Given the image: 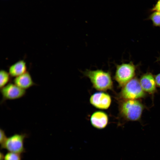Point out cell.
Here are the masks:
<instances>
[{
    "mask_svg": "<svg viewBox=\"0 0 160 160\" xmlns=\"http://www.w3.org/2000/svg\"><path fill=\"white\" fill-rule=\"evenodd\" d=\"M84 75L90 80L93 87L96 90L104 92L113 88V82L111 72L102 69L87 70Z\"/></svg>",
    "mask_w": 160,
    "mask_h": 160,
    "instance_id": "obj_1",
    "label": "cell"
},
{
    "mask_svg": "<svg viewBox=\"0 0 160 160\" xmlns=\"http://www.w3.org/2000/svg\"><path fill=\"white\" fill-rule=\"evenodd\" d=\"M142 104L136 100H125L121 104V114L128 120L135 121L140 118L143 110Z\"/></svg>",
    "mask_w": 160,
    "mask_h": 160,
    "instance_id": "obj_2",
    "label": "cell"
},
{
    "mask_svg": "<svg viewBox=\"0 0 160 160\" xmlns=\"http://www.w3.org/2000/svg\"><path fill=\"white\" fill-rule=\"evenodd\" d=\"M145 95L140 81L136 78H133L125 84L120 93L121 97L125 100H136L143 97Z\"/></svg>",
    "mask_w": 160,
    "mask_h": 160,
    "instance_id": "obj_3",
    "label": "cell"
},
{
    "mask_svg": "<svg viewBox=\"0 0 160 160\" xmlns=\"http://www.w3.org/2000/svg\"><path fill=\"white\" fill-rule=\"evenodd\" d=\"M135 71V66L132 63L116 65L114 79L120 86L123 87L133 79Z\"/></svg>",
    "mask_w": 160,
    "mask_h": 160,
    "instance_id": "obj_4",
    "label": "cell"
},
{
    "mask_svg": "<svg viewBox=\"0 0 160 160\" xmlns=\"http://www.w3.org/2000/svg\"><path fill=\"white\" fill-rule=\"evenodd\" d=\"M28 135L25 133L15 134L7 138L3 145L1 147L8 152L21 154L25 151L24 142Z\"/></svg>",
    "mask_w": 160,
    "mask_h": 160,
    "instance_id": "obj_5",
    "label": "cell"
},
{
    "mask_svg": "<svg viewBox=\"0 0 160 160\" xmlns=\"http://www.w3.org/2000/svg\"><path fill=\"white\" fill-rule=\"evenodd\" d=\"M2 96L1 103L7 100H13L21 98L26 94V91L13 83L10 82L0 89Z\"/></svg>",
    "mask_w": 160,
    "mask_h": 160,
    "instance_id": "obj_6",
    "label": "cell"
},
{
    "mask_svg": "<svg viewBox=\"0 0 160 160\" xmlns=\"http://www.w3.org/2000/svg\"><path fill=\"white\" fill-rule=\"evenodd\" d=\"M90 103L95 107L100 109H107L110 106L111 98L108 93L100 91L93 94L89 99Z\"/></svg>",
    "mask_w": 160,
    "mask_h": 160,
    "instance_id": "obj_7",
    "label": "cell"
},
{
    "mask_svg": "<svg viewBox=\"0 0 160 160\" xmlns=\"http://www.w3.org/2000/svg\"><path fill=\"white\" fill-rule=\"evenodd\" d=\"M109 118L107 114L102 111L94 112L90 118L91 124L94 127L98 129L105 128L108 124Z\"/></svg>",
    "mask_w": 160,
    "mask_h": 160,
    "instance_id": "obj_8",
    "label": "cell"
},
{
    "mask_svg": "<svg viewBox=\"0 0 160 160\" xmlns=\"http://www.w3.org/2000/svg\"><path fill=\"white\" fill-rule=\"evenodd\" d=\"M139 81L144 91L150 93L155 91L156 84L155 79L151 73H147L143 75Z\"/></svg>",
    "mask_w": 160,
    "mask_h": 160,
    "instance_id": "obj_9",
    "label": "cell"
},
{
    "mask_svg": "<svg viewBox=\"0 0 160 160\" xmlns=\"http://www.w3.org/2000/svg\"><path fill=\"white\" fill-rule=\"evenodd\" d=\"M13 83L22 89L25 90L36 85L28 71L15 78Z\"/></svg>",
    "mask_w": 160,
    "mask_h": 160,
    "instance_id": "obj_10",
    "label": "cell"
},
{
    "mask_svg": "<svg viewBox=\"0 0 160 160\" xmlns=\"http://www.w3.org/2000/svg\"><path fill=\"white\" fill-rule=\"evenodd\" d=\"M25 62L23 60H19L9 68L8 72L11 77H17L27 71Z\"/></svg>",
    "mask_w": 160,
    "mask_h": 160,
    "instance_id": "obj_11",
    "label": "cell"
},
{
    "mask_svg": "<svg viewBox=\"0 0 160 160\" xmlns=\"http://www.w3.org/2000/svg\"><path fill=\"white\" fill-rule=\"evenodd\" d=\"M10 76L8 72L1 70L0 71V89L8 84L10 81Z\"/></svg>",
    "mask_w": 160,
    "mask_h": 160,
    "instance_id": "obj_12",
    "label": "cell"
},
{
    "mask_svg": "<svg viewBox=\"0 0 160 160\" xmlns=\"http://www.w3.org/2000/svg\"><path fill=\"white\" fill-rule=\"evenodd\" d=\"M152 12L149 16L148 19L152 21L154 26L160 27V12L157 11Z\"/></svg>",
    "mask_w": 160,
    "mask_h": 160,
    "instance_id": "obj_13",
    "label": "cell"
},
{
    "mask_svg": "<svg viewBox=\"0 0 160 160\" xmlns=\"http://www.w3.org/2000/svg\"><path fill=\"white\" fill-rule=\"evenodd\" d=\"M4 160H22L21 154L8 152L4 156Z\"/></svg>",
    "mask_w": 160,
    "mask_h": 160,
    "instance_id": "obj_14",
    "label": "cell"
},
{
    "mask_svg": "<svg viewBox=\"0 0 160 160\" xmlns=\"http://www.w3.org/2000/svg\"><path fill=\"white\" fill-rule=\"evenodd\" d=\"M0 143L1 147L4 143L7 137L4 131L1 129H0Z\"/></svg>",
    "mask_w": 160,
    "mask_h": 160,
    "instance_id": "obj_15",
    "label": "cell"
},
{
    "mask_svg": "<svg viewBox=\"0 0 160 160\" xmlns=\"http://www.w3.org/2000/svg\"><path fill=\"white\" fill-rule=\"evenodd\" d=\"M151 11L153 12L157 11L160 12V0H158L153 8L151 9Z\"/></svg>",
    "mask_w": 160,
    "mask_h": 160,
    "instance_id": "obj_16",
    "label": "cell"
},
{
    "mask_svg": "<svg viewBox=\"0 0 160 160\" xmlns=\"http://www.w3.org/2000/svg\"><path fill=\"white\" fill-rule=\"evenodd\" d=\"M155 79L156 84L160 87V73L155 76Z\"/></svg>",
    "mask_w": 160,
    "mask_h": 160,
    "instance_id": "obj_17",
    "label": "cell"
},
{
    "mask_svg": "<svg viewBox=\"0 0 160 160\" xmlns=\"http://www.w3.org/2000/svg\"><path fill=\"white\" fill-rule=\"evenodd\" d=\"M159 61H160V57H159Z\"/></svg>",
    "mask_w": 160,
    "mask_h": 160,
    "instance_id": "obj_18",
    "label": "cell"
}]
</instances>
